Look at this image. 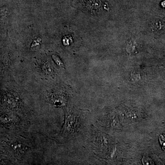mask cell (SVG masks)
Here are the masks:
<instances>
[{"label":"cell","instance_id":"cell-1","mask_svg":"<svg viewBox=\"0 0 165 165\" xmlns=\"http://www.w3.org/2000/svg\"><path fill=\"white\" fill-rule=\"evenodd\" d=\"M100 5V2L98 1H97V2H96L95 3H94V0L91 1L90 2V4H89V6H90V8L95 9L99 8Z\"/></svg>","mask_w":165,"mask_h":165},{"label":"cell","instance_id":"cell-2","mask_svg":"<svg viewBox=\"0 0 165 165\" xmlns=\"http://www.w3.org/2000/svg\"><path fill=\"white\" fill-rule=\"evenodd\" d=\"M160 142L162 148L165 150V136L162 135L160 137Z\"/></svg>","mask_w":165,"mask_h":165}]
</instances>
